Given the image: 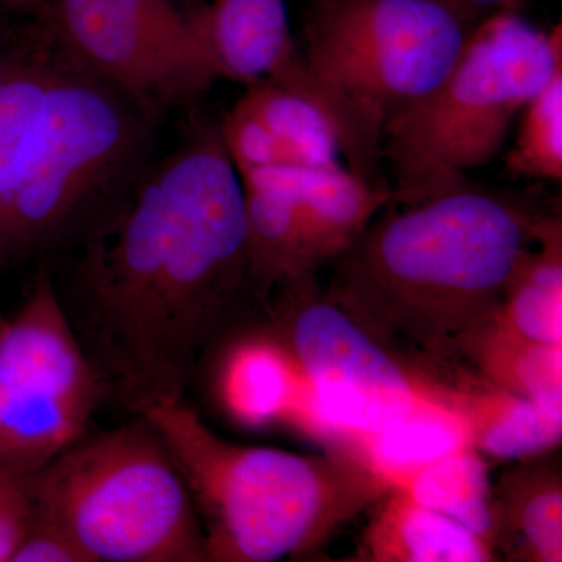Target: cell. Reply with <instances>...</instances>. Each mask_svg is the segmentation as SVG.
<instances>
[{
	"instance_id": "1",
	"label": "cell",
	"mask_w": 562,
	"mask_h": 562,
	"mask_svg": "<svg viewBox=\"0 0 562 562\" xmlns=\"http://www.w3.org/2000/svg\"><path fill=\"white\" fill-rule=\"evenodd\" d=\"M66 316L105 398L140 416L180 401L254 297L241 179L203 124L85 236Z\"/></svg>"
},
{
	"instance_id": "2",
	"label": "cell",
	"mask_w": 562,
	"mask_h": 562,
	"mask_svg": "<svg viewBox=\"0 0 562 562\" xmlns=\"http://www.w3.org/2000/svg\"><path fill=\"white\" fill-rule=\"evenodd\" d=\"M384 206L331 262L325 297L416 371L460 361L497 316L549 214L469 183Z\"/></svg>"
},
{
	"instance_id": "3",
	"label": "cell",
	"mask_w": 562,
	"mask_h": 562,
	"mask_svg": "<svg viewBox=\"0 0 562 562\" xmlns=\"http://www.w3.org/2000/svg\"><path fill=\"white\" fill-rule=\"evenodd\" d=\"M154 114L72 55L49 21L0 32V255L66 236L139 160Z\"/></svg>"
},
{
	"instance_id": "4",
	"label": "cell",
	"mask_w": 562,
	"mask_h": 562,
	"mask_svg": "<svg viewBox=\"0 0 562 562\" xmlns=\"http://www.w3.org/2000/svg\"><path fill=\"white\" fill-rule=\"evenodd\" d=\"M140 416L187 483L206 562L310 557L392 487L358 450L299 454L227 441L183 398Z\"/></svg>"
},
{
	"instance_id": "5",
	"label": "cell",
	"mask_w": 562,
	"mask_h": 562,
	"mask_svg": "<svg viewBox=\"0 0 562 562\" xmlns=\"http://www.w3.org/2000/svg\"><path fill=\"white\" fill-rule=\"evenodd\" d=\"M561 35L560 25L539 32L516 11L472 29L441 83L384 125L382 160L397 203L462 187L501 154L514 120L562 66Z\"/></svg>"
},
{
	"instance_id": "6",
	"label": "cell",
	"mask_w": 562,
	"mask_h": 562,
	"mask_svg": "<svg viewBox=\"0 0 562 562\" xmlns=\"http://www.w3.org/2000/svg\"><path fill=\"white\" fill-rule=\"evenodd\" d=\"M31 486L32 519L65 532L90 562H206L187 483L144 416L81 436Z\"/></svg>"
},
{
	"instance_id": "7",
	"label": "cell",
	"mask_w": 562,
	"mask_h": 562,
	"mask_svg": "<svg viewBox=\"0 0 562 562\" xmlns=\"http://www.w3.org/2000/svg\"><path fill=\"white\" fill-rule=\"evenodd\" d=\"M262 306L297 369L290 419L306 430L358 441L441 406L424 376L321 294L316 281L276 291Z\"/></svg>"
},
{
	"instance_id": "8",
	"label": "cell",
	"mask_w": 562,
	"mask_h": 562,
	"mask_svg": "<svg viewBox=\"0 0 562 562\" xmlns=\"http://www.w3.org/2000/svg\"><path fill=\"white\" fill-rule=\"evenodd\" d=\"M469 33L436 0H310L301 46L383 138L394 114L441 83Z\"/></svg>"
},
{
	"instance_id": "9",
	"label": "cell",
	"mask_w": 562,
	"mask_h": 562,
	"mask_svg": "<svg viewBox=\"0 0 562 562\" xmlns=\"http://www.w3.org/2000/svg\"><path fill=\"white\" fill-rule=\"evenodd\" d=\"M101 379L46 268L0 328V471L33 475L87 435Z\"/></svg>"
},
{
	"instance_id": "10",
	"label": "cell",
	"mask_w": 562,
	"mask_h": 562,
	"mask_svg": "<svg viewBox=\"0 0 562 562\" xmlns=\"http://www.w3.org/2000/svg\"><path fill=\"white\" fill-rule=\"evenodd\" d=\"M246 205L254 299L316 281L373 217L397 201L341 165L335 168H260L239 172Z\"/></svg>"
},
{
	"instance_id": "11",
	"label": "cell",
	"mask_w": 562,
	"mask_h": 562,
	"mask_svg": "<svg viewBox=\"0 0 562 562\" xmlns=\"http://www.w3.org/2000/svg\"><path fill=\"white\" fill-rule=\"evenodd\" d=\"M47 21L85 66L150 114L217 81L194 11L173 0H52Z\"/></svg>"
},
{
	"instance_id": "12",
	"label": "cell",
	"mask_w": 562,
	"mask_h": 562,
	"mask_svg": "<svg viewBox=\"0 0 562 562\" xmlns=\"http://www.w3.org/2000/svg\"><path fill=\"white\" fill-rule=\"evenodd\" d=\"M192 11L217 81H268L301 95L330 122L350 171L380 179L382 133L317 76L292 35L284 0H210Z\"/></svg>"
},
{
	"instance_id": "13",
	"label": "cell",
	"mask_w": 562,
	"mask_h": 562,
	"mask_svg": "<svg viewBox=\"0 0 562 562\" xmlns=\"http://www.w3.org/2000/svg\"><path fill=\"white\" fill-rule=\"evenodd\" d=\"M221 133L238 173L339 166L341 149L327 117L301 95L268 81L247 87Z\"/></svg>"
},
{
	"instance_id": "14",
	"label": "cell",
	"mask_w": 562,
	"mask_h": 562,
	"mask_svg": "<svg viewBox=\"0 0 562 562\" xmlns=\"http://www.w3.org/2000/svg\"><path fill=\"white\" fill-rule=\"evenodd\" d=\"M420 373L439 405L460 422L469 446L486 460H527L560 447L562 420L528 398L487 382L462 362Z\"/></svg>"
},
{
	"instance_id": "15",
	"label": "cell",
	"mask_w": 562,
	"mask_h": 562,
	"mask_svg": "<svg viewBox=\"0 0 562 562\" xmlns=\"http://www.w3.org/2000/svg\"><path fill=\"white\" fill-rule=\"evenodd\" d=\"M492 508L497 557L562 561V472L553 452L517 461L503 472L492 484Z\"/></svg>"
},
{
	"instance_id": "16",
	"label": "cell",
	"mask_w": 562,
	"mask_h": 562,
	"mask_svg": "<svg viewBox=\"0 0 562 562\" xmlns=\"http://www.w3.org/2000/svg\"><path fill=\"white\" fill-rule=\"evenodd\" d=\"M358 560L371 562H491L494 549L457 520L392 486L372 506Z\"/></svg>"
},
{
	"instance_id": "17",
	"label": "cell",
	"mask_w": 562,
	"mask_h": 562,
	"mask_svg": "<svg viewBox=\"0 0 562 562\" xmlns=\"http://www.w3.org/2000/svg\"><path fill=\"white\" fill-rule=\"evenodd\" d=\"M299 386L297 369L269 327L236 336L216 362L217 401L232 419L246 427L288 419Z\"/></svg>"
},
{
	"instance_id": "18",
	"label": "cell",
	"mask_w": 562,
	"mask_h": 562,
	"mask_svg": "<svg viewBox=\"0 0 562 562\" xmlns=\"http://www.w3.org/2000/svg\"><path fill=\"white\" fill-rule=\"evenodd\" d=\"M460 362L562 420V346L528 341L497 313L469 336Z\"/></svg>"
},
{
	"instance_id": "19",
	"label": "cell",
	"mask_w": 562,
	"mask_h": 562,
	"mask_svg": "<svg viewBox=\"0 0 562 562\" xmlns=\"http://www.w3.org/2000/svg\"><path fill=\"white\" fill-rule=\"evenodd\" d=\"M498 317L532 342L562 346V227L552 216L524 262Z\"/></svg>"
},
{
	"instance_id": "20",
	"label": "cell",
	"mask_w": 562,
	"mask_h": 562,
	"mask_svg": "<svg viewBox=\"0 0 562 562\" xmlns=\"http://www.w3.org/2000/svg\"><path fill=\"white\" fill-rule=\"evenodd\" d=\"M492 484L490 462L468 446L431 462L398 487L413 501L457 520L492 547Z\"/></svg>"
},
{
	"instance_id": "21",
	"label": "cell",
	"mask_w": 562,
	"mask_h": 562,
	"mask_svg": "<svg viewBox=\"0 0 562 562\" xmlns=\"http://www.w3.org/2000/svg\"><path fill=\"white\" fill-rule=\"evenodd\" d=\"M357 442L361 457L392 486H403L431 462L469 446L464 428L443 406H432Z\"/></svg>"
},
{
	"instance_id": "22",
	"label": "cell",
	"mask_w": 562,
	"mask_h": 562,
	"mask_svg": "<svg viewBox=\"0 0 562 562\" xmlns=\"http://www.w3.org/2000/svg\"><path fill=\"white\" fill-rule=\"evenodd\" d=\"M506 169L516 177L562 180V66L522 110Z\"/></svg>"
},
{
	"instance_id": "23",
	"label": "cell",
	"mask_w": 562,
	"mask_h": 562,
	"mask_svg": "<svg viewBox=\"0 0 562 562\" xmlns=\"http://www.w3.org/2000/svg\"><path fill=\"white\" fill-rule=\"evenodd\" d=\"M32 475L0 471V562H11L33 517Z\"/></svg>"
},
{
	"instance_id": "24",
	"label": "cell",
	"mask_w": 562,
	"mask_h": 562,
	"mask_svg": "<svg viewBox=\"0 0 562 562\" xmlns=\"http://www.w3.org/2000/svg\"><path fill=\"white\" fill-rule=\"evenodd\" d=\"M11 562H90L69 536L49 524L33 520Z\"/></svg>"
},
{
	"instance_id": "25",
	"label": "cell",
	"mask_w": 562,
	"mask_h": 562,
	"mask_svg": "<svg viewBox=\"0 0 562 562\" xmlns=\"http://www.w3.org/2000/svg\"><path fill=\"white\" fill-rule=\"evenodd\" d=\"M460 18L469 29L503 13H514L522 0H436Z\"/></svg>"
},
{
	"instance_id": "26",
	"label": "cell",
	"mask_w": 562,
	"mask_h": 562,
	"mask_svg": "<svg viewBox=\"0 0 562 562\" xmlns=\"http://www.w3.org/2000/svg\"><path fill=\"white\" fill-rule=\"evenodd\" d=\"M9 13L20 14L29 20H46L50 13L52 0H0Z\"/></svg>"
},
{
	"instance_id": "27",
	"label": "cell",
	"mask_w": 562,
	"mask_h": 562,
	"mask_svg": "<svg viewBox=\"0 0 562 562\" xmlns=\"http://www.w3.org/2000/svg\"><path fill=\"white\" fill-rule=\"evenodd\" d=\"M3 11H7V10L3 9L2 3H0V31H2L3 25H5V22H3V18H2Z\"/></svg>"
},
{
	"instance_id": "28",
	"label": "cell",
	"mask_w": 562,
	"mask_h": 562,
	"mask_svg": "<svg viewBox=\"0 0 562 562\" xmlns=\"http://www.w3.org/2000/svg\"><path fill=\"white\" fill-rule=\"evenodd\" d=\"M5 322H7V317L3 316L2 310H0V328H2L3 325H5Z\"/></svg>"
}]
</instances>
